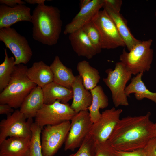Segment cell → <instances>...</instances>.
Listing matches in <instances>:
<instances>
[{"label": "cell", "instance_id": "cell-30", "mask_svg": "<svg viewBox=\"0 0 156 156\" xmlns=\"http://www.w3.org/2000/svg\"><path fill=\"white\" fill-rule=\"evenodd\" d=\"M95 156H117L114 149L107 142L103 143L95 142Z\"/></svg>", "mask_w": 156, "mask_h": 156}, {"label": "cell", "instance_id": "cell-14", "mask_svg": "<svg viewBox=\"0 0 156 156\" xmlns=\"http://www.w3.org/2000/svg\"><path fill=\"white\" fill-rule=\"evenodd\" d=\"M30 8L25 5L10 7L4 4L0 5V29L10 27L21 21L31 22Z\"/></svg>", "mask_w": 156, "mask_h": 156}, {"label": "cell", "instance_id": "cell-38", "mask_svg": "<svg viewBox=\"0 0 156 156\" xmlns=\"http://www.w3.org/2000/svg\"><path fill=\"white\" fill-rule=\"evenodd\" d=\"M154 126L155 137H156V123H154Z\"/></svg>", "mask_w": 156, "mask_h": 156}, {"label": "cell", "instance_id": "cell-12", "mask_svg": "<svg viewBox=\"0 0 156 156\" xmlns=\"http://www.w3.org/2000/svg\"><path fill=\"white\" fill-rule=\"evenodd\" d=\"M122 111V109L112 107L102 112L99 119L93 123L89 133L95 142H107L120 119Z\"/></svg>", "mask_w": 156, "mask_h": 156}, {"label": "cell", "instance_id": "cell-18", "mask_svg": "<svg viewBox=\"0 0 156 156\" xmlns=\"http://www.w3.org/2000/svg\"><path fill=\"white\" fill-rule=\"evenodd\" d=\"M68 38L72 48L78 56L90 59L97 54L82 28L69 34Z\"/></svg>", "mask_w": 156, "mask_h": 156}, {"label": "cell", "instance_id": "cell-8", "mask_svg": "<svg viewBox=\"0 0 156 156\" xmlns=\"http://www.w3.org/2000/svg\"><path fill=\"white\" fill-rule=\"evenodd\" d=\"M33 118L27 119L19 110L7 115L0 122V143L8 137L31 138Z\"/></svg>", "mask_w": 156, "mask_h": 156}, {"label": "cell", "instance_id": "cell-1", "mask_svg": "<svg viewBox=\"0 0 156 156\" xmlns=\"http://www.w3.org/2000/svg\"><path fill=\"white\" fill-rule=\"evenodd\" d=\"M148 112L144 115L120 119L107 142L115 150L131 151L143 148L155 137L154 123Z\"/></svg>", "mask_w": 156, "mask_h": 156}, {"label": "cell", "instance_id": "cell-34", "mask_svg": "<svg viewBox=\"0 0 156 156\" xmlns=\"http://www.w3.org/2000/svg\"><path fill=\"white\" fill-rule=\"evenodd\" d=\"M0 3L10 7H14L18 5H25L26 3L21 0H0Z\"/></svg>", "mask_w": 156, "mask_h": 156}, {"label": "cell", "instance_id": "cell-28", "mask_svg": "<svg viewBox=\"0 0 156 156\" xmlns=\"http://www.w3.org/2000/svg\"><path fill=\"white\" fill-rule=\"evenodd\" d=\"M93 46L97 54L101 51L102 44L99 32L93 21L84 25L82 28Z\"/></svg>", "mask_w": 156, "mask_h": 156}, {"label": "cell", "instance_id": "cell-11", "mask_svg": "<svg viewBox=\"0 0 156 156\" xmlns=\"http://www.w3.org/2000/svg\"><path fill=\"white\" fill-rule=\"evenodd\" d=\"M92 21L100 33L102 49L126 47L114 22L104 9L100 10Z\"/></svg>", "mask_w": 156, "mask_h": 156}, {"label": "cell", "instance_id": "cell-26", "mask_svg": "<svg viewBox=\"0 0 156 156\" xmlns=\"http://www.w3.org/2000/svg\"><path fill=\"white\" fill-rule=\"evenodd\" d=\"M5 58L0 65V91L1 92L8 84L11 76L13 72L15 65V58L9 57L7 49L4 50Z\"/></svg>", "mask_w": 156, "mask_h": 156}, {"label": "cell", "instance_id": "cell-2", "mask_svg": "<svg viewBox=\"0 0 156 156\" xmlns=\"http://www.w3.org/2000/svg\"><path fill=\"white\" fill-rule=\"evenodd\" d=\"M31 20L35 40L50 46L57 43L62 25L57 8L45 4L37 5L33 11Z\"/></svg>", "mask_w": 156, "mask_h": 156}, {"label": "cell", "instance_id": "cell-15", "mask_svg": "<svg viewBox=\"0 0 156 156\" xmlns=\"http://www.w3.org/2000/svg\"><path fill=\"white\" fill-rule=\"evenodd\" d=\"M103 7L114 22L120 36L129 51L141 41L136 39L132 34L127 25V20L120 12L105 3Z\"/></svg>", "mask_w": 156, "mask_h": 156}, {"label": "cell", "instance_id": "cell-17", "mask_svg": "<svg viewBox=\"0 0 156 156\" xmlns=\"http://www.w3.org/2000/svg\"><path fill=\"white\" fill-rule=\"evenodd\" d=\"M31 138L12 137L0 143V156H29Z\"/></svg>", "mask_w": 156, "mask_h": 156}, {"label": "cell", "instance_id": "cell-32", "mask_svg": "<svg viewBox=\"0 0 156 156\" xmlns=\"http://www.w3.org/2000/svg\"><path fill=\"white\" fill-rule=\"evenodd\" d=\"M115 152L117 156H147L143 148L131 151L115 150Z\"/></svg>", "mask_w": 156, "mask_h": 156}, {"label": "cell", "instance_id": "cell-23", "mask_svg": "<svg viewBox=\"0 0 156 156\" xmlns=\"http://www.w3.org/2000/svg\"><path fill=\"white\" fill-rule=\"evenodd\" d=\"M144 73H140L131 79L130 84L126 87L125 92L126 96L129 97L130 94L134 93L136 99L141 100L147 98L156 104V92L150 91L147 89L142 79Z\"/></svg>", "mask_w": 156, "mask_h": 156}, {"label": "cell", "instance_id": "cell-24", "mask_svg": "<svg viewBox=\"0 0 156 156\" xmlns=\"http://www.w3.org/2000/svg\"><path fill=\"white\" fill-rule=\"evenodd\" d=\"M90 92L92 95V101L88 110L91 120L94 123L99 119L101 115L99 109L107 107L108 105L109 101L102 87L100 85L97 86L91 90Z\"/></svg>", "mask_w": 156, "mask_h": 156}, {"label": "cell", "instance_id": "cell-21", "mask_svg": "<svg viewBox=\"0 0 156 156\" xmlns=\"http://www.w3.org/2000/svg\"><path fill=\"white\" fill-rule=\"evenodd\" d=\"M44 103L50 104L59 100L62 103H67L73 99V92L69 89L53 81L42 88Z\"/></svg>", "mask_w": 156, "mask_h": 156}, {"label": "cell", "instance_id": "cell-20", "mask_svg": "<svg viewBox=\"0 0 156 156\" xmlns=\"http://www.w3.org/2000/svg\"><path fill=\"white\" fill-rule=\"evenodd\" d=\"M42 88L37 86L25 98L20 108V111L27 119L35 118L44 104Z\"/></svg>", "mask_w": 156, "mask_h": 156}, {"label": "cell", "instance_id": "cell-5", "mask_svg": "<svg viewBox=\"0 0 156 156\" xmlns=\"http://www.w3.org/2000/svg\"><path fill=\"white\" fill-rule=\"evenodd\" d=\"M106 78L103 80L109 88L112 93V98L115 107L129 105L125 90L127 82L131 79L132 74L127 71L120 62L116 63L114 70L107 69Z\"/></svg>", "mask_w": 156, "mask_h": 156}, {"label": "cell", "instance_id": "cell-16", "mask_svg": "<svg viewBox=\"0 0 156 156\" xmlns=\"http://www.w3.org/2000/svg\"><path fill=\"white\" fill-rule=\"evenodd\" d=\"M73 92V101L70 105L77 113L88 110L92 101V95L85 87L82 79L79 75L75 76L72 85Z\"/></svg>", "mask_w": 156, "mask_h": 156}, {"label": "cell", "instance_id": "cell-19", "mask_svg": "<svg viewBox=\"0 0 156 156\" xmlns=\"http://www.w3.org/2000/svg\"><path fill=\"white\" fill-rule=\"evenodd\" d=\"M26 74L29 79L42 88L53 81V75L50 66L42 61L34 63L28 68Z\"/></svg>", "mask_w": 156, "mask_h": 156}, {"label": "cell", "instance_id": "cell-33", "mask_svg": "<svg viewBox=\"0 0 156 156\" xmlns=\"http://www.w3.org/2000/svg\"><path fill=\"white\" fill-rule=\"evenodd\" d=\"M104 3L116 11L120 12L122 1L121 0H104Z\"/></svg>", "mask_w": 156, "mask_h": 156}, {"label": "cell", "instance_id": "cell-7", "mask_svg": "<svg viewBox=\"0 0 156 156\" xmlns=\"http://www.w3.org/2000/svg\"><path fill=\"white\" fill-rule=\"evenodd\" d=\"M76 114L69 104L57 100L51 104H44L37 112L34 122L43 128L47 125H55L70 121Z\"/></svg>", "mask_w": 156, "mask_h": 156}, {"label": "cell", "instance_id": "cell-36", "mask_svg": "<svg viewBox=\"0 0 156 156\" xmlns=\"http://www.w3.org/2000/svg\"><path fill=\"white\" fill-rule=\"evenodd\" d=\"M26 3L34 5L37 4L38 5L44 4L45 0H24Z\"/></svg>", "mask_w": 156, "mask_h": 156}, {"label": "cell", "instance_id": "cell-37", "mask_svg": "<svg viewBox=\"0 0 156 156\" xmlns=\"http://www.w3.org/2000/svg\"><path fill=\"white\" fill-rule=\"evenodd\" d=\"M91 0H81L80 1L79 7L80 9L87 5Z\"/></svg>", "mask_w": 156, "mask_h": 156}, {"label": "cell", "instance_id": "cell-6", "mask_svg": "<svg viewBox=\"0 0 156 156\" xmlns=\"http://www.w3.org/2000/svg\"><path fill=\"white\" fill-rule=\"evenodd\" d=\"M0 40L14 55L15 65L26 64L31 59L33 52L27 40L14 28L10 27L0 29Z\"/></svg>", "mask_w": 156, "mask_h": 156}, {"label": "cell", "instance_id": "cell-9", "mask_svg": "<svg viewBox=\"0 0 156 156\" xmlns=\"http://www.w3.org/2000/svg\"><path fill=\"white\" fill-rule=\"evenodd\" d=\"M70 121L44 126L41 132L43 156H53L65 142L70 130Z\"/></svg>", "mask_w": 156, "mask_h": 156}, {"label": "cell", "instance_id": "cell-10", "mask_svg": "<svg viewBox=\"0 0 156 156\" xmlns=\"http://www.w3.org/2000/svg\"><path fill=\"white\" fill-rule=\"evenodd\" d=\"M70 130L64 142V150L79 148L89 134L93 123L88 110L77 113L71 120Z\"/></svg>", "mask_w": 156, "mask_h": 156}, {"label": "cell", "instance_id": "cell-4", "mask_svg": "<svg viewBox=\"0 0 156 156\" xmlns=\"http://www.w3.org/2000/svg\"><path fill=\"white\" fill-rule=\"evenodd\" d=\"M153 41L151 39L141 41L129 52L123 49L119 57L120 62L132 75L149 71L153 58L151 47Z\"/></svg>", "mask_w": 156, "mask_h": 156}, {"label": "cell", "instance_id": "cell-25", "mask_svg": "<svg viewBox=\"0 0 156 156\" xmlns=\"http://www.w3.org/2000/svg\"><path fill=\"white\" fill-rule=\"evenodd\" d=\"M77 69L86 89L90 90L97 86L101 78L99 72L97 69L91 66L88 61L84 60L79 62Z\"/></svg>", "mask_w": 156, "mask_h": 156}, {"label": "cell", "instance_id": "cell-39", "mask_svg": "<svg viewBox=\"0 0 156 156\" xmlns=\"http://www.w3.org/2000/svg\"><path fill=\"white\" fill-rule=\"evenodd\" d=\"M155 17H156V11H155Z\"/></svg>", "mask_w": 156, "mask_h": 156}, {"label": "cell", "instance_id": "cell-27", "mask_svg": "<svg viewBox=\"0 0 156 156\" xmlns=\"http://www.w3.org/2000/svg\"><path fill=\"white\" fill-rule=\"evenodd\" d=\"M42 129L34 122L31 125L29 156H43L40 140V135Z\"/></svg>", "mask_w": 156, "mask_h": 156}, {"label": "cell", "instance_id": "cell-29", "mask_svg": "<svg viewBox=\"0 0 156 156\" xmlns=\"http://www.w3.org/2000/svg\"><path fill=\"white\" fill-rule=\"evenodd\" d=\"M96 152L95 142L89 134L75 153L69 156H95Z\"/></svg>", "mask_w": 156, "mask_h": 156}, {"label": "cell", "instance_id": "cell-13", "mask_svg": "<svg viewBox=\"0 0 156 156\" xmlns=\"http://www.w3.org/2000/svg\"><path fill=\"white\" fill-rule=\"evenodd\" d=\"M104 4V0H91L87 5L80 9L71 21L66 25L64 34H69L92 21Z\"/></svg>", "mask_w": 156, "mask_h": 156}, {"label": "cell", "instance_id": "cell-31", "mask_svg": "<svg viewBox=\"0 0 156 156\" xmlns=\"http://www.w3.org/2000/svg\"><path fill=\"white\" fill-rule=\"evenodd\" d=\"M143 150L147 156H156V138L152 139Z\"/></svg>", "mask_w": 156, "mask_h": 156}, {"label": "cell", "instance_id": "cell-3", "mask_svg": "<svg viewBox=\"0 0 156 156\" xmlns=\"http://www.w3.org/2000/svg\"><path fill=\"white\" fill-rule=\"evenodd\" d=\"M27 67L23 64L15 65L10 81L0 94V104H8L13 108H20L23 101L37 85L26 74Z\"/></svg>", "mask_w": 156, "mask_h": 156}, {"label": "cell", "instance_id": "cell-35", "mask_svg": "<svg viewBox=\"0 0 156 156\" xmlns=\"http://www.w3.org/2000/svg\"><path fill=\"white\" fill-rule=\"evenodd\" d=\"M13 108L8 104H1L0 105V114H6L7 115L13 113Z\"/></svg>", "mask_w": 156, "mask_h": 156}, {"label": "cell", "instance_id": "cell-22", "mask_svg": "<svg viewBox=\"0 0 156 156\" xmlns=\"http://www.w3.org/2000/svg\"><path fill=\"white\" fill-rule=\"evenodd\" d=\"M50 66L53 74V81L71 89L75 78L72 70L64 65L58 56H55Z\"/></svg>", "mask_w": 156, "mask_h": 156}]
</instances>
